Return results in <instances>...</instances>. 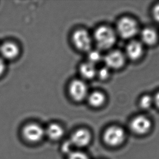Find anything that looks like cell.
Listing matches in <instances>:
<instances>
[{
  "instance_id": "ac0fdd59",
  "label": "cell",
  "mask_w": 159,
  "mask_h": 159,
  "mask_svg": "<svg viewBox=\"0 0 159 159\" xmlns=\"http://www.w3.org/2000/svg\"><path fill=\"white\" fill-rule=\"evenodd\" d=\"M68 159H89L88 157L81 152L73 151L69 154Z\"/></svg>"
},
{
  "instance_id": "7c38bea8",
  "label": "cell",
  "mask_w": 159,
  "mask_h": 159,
  "mask_svg": "<svg viewBox=\"0 0 159 159\" xmlns=\"http://www.w3.org/2000/svg\"><path fill=\"white\" fill-rule=\"evenodd\" d=\"M45 135L52 140H58L62 138L64 135V130L60 125L52 123L50 125L46 130H45Z\"/></svg>"
},
{
  "instance_id": "8fae6325",
  "label": "cell",
  "mask_w": 159,
  "mask_h": 159,
  "mask_svg": "<svg viewBox=\"0 0 159 159\" xmlns=\"http://www.w3.org/2000/svg\"><path fill=\"white\" fill-rule=\"evenodd\" d=\"M127 56L132 60H136L140 58L143 52V48L141 43L138 41H133L127 46Z\"/></svg>"
},
{
  "instance_id": "ffe728a7",
  "label": "cell",
  "mask_w": 159,
  "mask_h": 159,
  "mask_svg": "<svg viewBox=\"0 0 159 159\" xmlns=\"http://www.w3.org/2000/svg\"><path fill=\"white\" fill-rule=\"evenodd\" d=\"M98 75H99V78L102 80L106 79L109 75V70L106 67H103L99 70Z\"/></svg>"
},
{
  "instance_id": "603a6c76",
  "label": "cell",
  "mask_w": 159,
  "mask_h": 159,
  "mask_svg": "<svg viewBox=\"0 0 159 159\" xmlns=\"http://www.w3.org/2000/svg\"><path fill=\"white\" fill-rule=\"evenodd\" d=\"M154 102H155V104H157V106L159 107V93H157L155 96Z\"/></svg>"
},
{
  "instance_id": "e0dca14e",
  "label": "cell",
  "mask_w": 159,
  "mask_h": 159,
  "mask_svg": "<svg viewBox=\"0 0 159 159\" xmlns=\"http://www.w3.org/2000/svg\"><path fill=\"white\" fill-rule=\"evenodd\" d=\"M101 54L97 51H92L89 52L88 55V58L90 62L94 64V62H98L101 59Z\"/></svg>"
},
{
  "instance_id": "277c9868",
  "label": "cell",
  "mask_w": 159,
  "mask_h": 159,
  "mask_svg": "<svg viewBox=\"0 0 159 159\" xmlns=\"http://www.w3.org/2000/svg\"><path fill=\"white\" fill-rule=\"evenodd\" d=\"M120 36L125 39L133 37L137 32L136 22L129 17H124L119 20L117 26Z\"/></svg>"
},
{
  "instance_id": "9a60e30c",
  "label": "cell",
  "mask_w": 159,
  "mask_h": 159,
  "mask_svg": "<svg viewBox=\"0 0 159 159\" xmlns=\"http://www.w3.org/2000/svg\"><path fill=\"white\" fill-rule=\"evenodd\" d=\"M105 101L104 95L100 92H94L91 93L88 97V102L91 106L98 107L101 106Z\"/></svg>"
},
{
  "instance_id": "3957f363",
  "label": "cell",
  "mask_w": 159,
  "mask_h": 159,
  "mask_svg": "<svg viewBox=\"0 0 159 159\" xmlns=\"http://www.w3.org/2000/svg\"><path fill=\"white\" fill-rule=\"evenodd\" d=\"M22 133L27 141L32 143L41 141L45 136V130L41 125L36 123H31L24 127Z\"/></svg>"
},
{
  "instance_id": "30bf717a",
  "label": "cell",
  "mask_w": 159,
  "mask_h": 159,
  "mask_svg": "<svg viewBox=\"0 0 159 159\" xmlns=\"http://www.w3.org/2000/svg\"><path fill=\"white\" fill-rule=\"evenodd\" d=\"M0 53L5 59H13L17 56L19 53V50L15 43H6L1 46Z\"/></svg>"
},
{
  "instance_id": "6da1fadb",
  "label": "cell",
  "mask_w": 159,
  "mask_h": 159,
  "mask_svg": "<svg viewBox=\"0 0 159 159\" xmlns=\"http://www.w3.org/2000/svg\"><path fill=\"white\" fill-rule=\"evenodd\" d=\"M94 38L98 46L102 49L109 48L116 41L113 31L106 26H101L95 30Z\"/></svg>"
},
{
  "instance_id": "2e32d148",
  "label": "cell",
  "mask_w": 159,
  "mask_h": 159,
  "mask_svg": "<svg viewBox=\"0 0 159 159\" xmlns=\"http://www.w3.org/2000/svg\"><path fill=\"white\" fill-rule=\"evenodd\" d=\"M140 106L144 109H147L150 107L153 103V99L149 95H144L141 98Z\"/></svg>"
},
{
  "instance_id": "5b68a950",
  "label": "cell",
  "mask_w": 159,
  "mask_h": 159,
  "mask_svg": "<svg viewBox=\"0 0 159 159\" xmlns=\"http://www.w3.org/2000/svg\"><path fill=\"white\" fill-rule=\"evenodd\" d=\"M74 45L78 49L87 51L90 50L92 40L88 33L85 30H80L76 31L73 36Z\"/></svg>"
},
{
  "instance_id": "7402d4cb",
  "label": "cell",
  "mask_w": 159,
  "mask_h": 159,
  "mask_svg": "<svg viewBox=\"0 0 159 159\" xmlns=\"http://www.w3.org/2000/svg\"><path fill=\"white\" fill-rule=\"evenodd\" d=\"M5 69V64L4 61L0 58V75H2Z\"/></svg>"
},
{
  "instance_id": "ba28073f",
  "label": "cell",
  "mask_w": 159,
  "mask_h": 159,
  "mask_svg": "<svg viewBox=\"0 0 159 159\" xmlns=\"http://www.w3.org/2000/svg\"><path fill=\"white\" fill-rule=\"evenodd\" d=\"M91 140L89 132L86 129H80L75 131L71 135L70 141L74 146L84 147L88 145Z\"/></svg>"
},
{
  "instance_id": "9c48e42d",
  "label": "cell",
  "mask_w": 159,
  "mask_h": 159,
  "mask_svg": "<svg viewBox=\"0 0 159 159\" xmlns=\"http://www.w3.org/2000/svg\"><path fill=\"white\" fill-rule=\"evenodd\" d=\"M124 62V56L117 51L110 52L105 57V62L109 68L118 69L122 66Z\"/></svg>"
},
{
  "instance_id": "5bb4252c",
  "label": "cell",
  "mask_w": 159,
  "mask_h": 159,
  "mask_svg": "<svg viewBox=\"0 0 159 159\" xmlns=\"http://www.w3.org/2000/svg\"><path fill=\"white\" fill-rule=\"evenodd\" d=\"M141 38L143 43L149 45L155 43L157 39V35L154 30L151 28H146L142 30Z\"/></svg>"
},
{
  "instance_id": "52a82bcc",
  "label": "cell",
  "mask_w": 159,
  "mask_h": 159,
  "mask_svg": "<svg viewBox=\"0 0 159 159\" xmlns=\"http://www.w3.org/2000/svg\"><path fill=\"white\" fill-rule=\"evenodd\" d=\"M151 127V122L146 117L139 116L136 117L131 121V130L137 134H144L147 133Z\"/></svg>"
},
{
  "instance_id": "8992f818",
  "label": "cell",
  "mask_w": 159,
  "mask_h": 159,
  "mask_svg": "<svg viewBox=\"0 0 159 159\" xmlns=\"http://www.w3.org/2000/svg\"><path fill=\"white\" fill-rule=\"evenodd\" d=\"M69 93L74 100L80 101L86 97L87 93V88L84 82L75 80L70 85Z\"/></svg>"
},
{
  "instance_id": "44dd1931",
  "label": "cell",
  "mask_w": 159,
  "mask_h": 159,
  "mask_svg": "<svg viewBox=\"0 0 159 159\" xmlns=\"http://www.w3.org/2000/svg\"><path fill=\"white\" fill-rule=\"evenodd\" d=\"M153 16L156 21L159 22V4L155 6L153 9Z\"/></svg>"
},
{
  "instance_id": "d6986e66",
  "label": "cell",
  "mask_w": 159,
  "mask_h": 159,
  "mask_svg": "<svg viewBox=\"0 0 159 159\" xmlns=\"http://www.w3.org/2000/svg\"><path fill=\"white\" fill-rule=\"evenodd\" d=\"M74 145L70 141H67L65 142L62 145V151L63 152L68 154H70L73 152V148Z\"/></svg>"
},
{
  "instance_id": "4fadbf2b",
  "label": "cell",
  "mask_w": 159,
  "mask_h": 159,
  "mask_svg": "<svg viewBox=\"0 0 159 159\" xmlns=\"http://www.w3.org/2000/svg\"><path fill=\"white\" fill-rule=\"evenodd\" d=\"M80 73L81 75L87 79H91L96 75V69L94 65L91 62H86L80 67Z\"/></svg>"
},
{
  "instance_id": "7a4b0ae2",
  "label": "cell",
  "mask_w": 159,
  "mask_h": 159,
  "mask_svg": "<svg viewBox=\"0 0 159 159\" xmlns=\"http://www.w3.org/2000/svg\"><path fill=\"white\" fill-rule=\"evenodd\" d=\"M125 136L123 129L120 127L113 126L106 129L104 135V140L110 146H117L124 141Z\"/></svg>"
}]
</instances>
